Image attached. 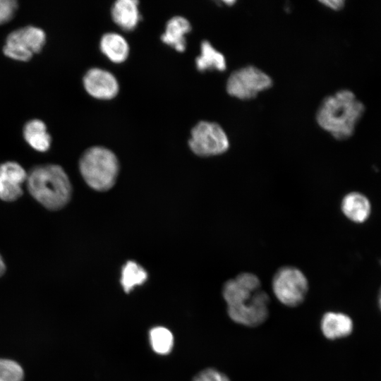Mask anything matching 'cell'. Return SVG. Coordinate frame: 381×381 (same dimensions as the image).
Masks as SVG:
<instances>
[{
  "mask_svg": "<svg viewBox=\"0 0 381 381\" xmlns=\"http://www.w3.org/2000/svg\"><path fill=\"white\" fill-rule=\"evenodd\" d=\"M17 7V2L14 0H0V24L10 20Z\"/></svg>",
  "mask_w": 381,
  "mask_h": 381,
  "instance_id": "603a6c76",
  "label": "cell"
},
{
  "mask_svg": "<svg viewBox=\"0 0 381 381\" xmlns=\"http://www.w3.org/2000/svg\"><path fill=\"white\" fill-rule=\"evenodd\" d=\"M26 187L30 195L50 211L64 208L72 195V186L64 169L58 164L33 167L28 172Z\"/></svg>",
  "mask_w": 381,
  "mask_h": 381,
  "instance_id": "7a4b0ae2",
  "label": "cell"
},
{
  "mask_svg": "<svg viewBox=\"0 0 381 381\" xmlns=\"http://www.w3.org/2000/svg\"><path fill=\"white\" fill-rule=\"evenodd\" d=\"M321 4L333 11H340L345 5L343 0H324L319 1Z\"/></svg>",
  "mask_w": 381,
  "mask_h": 381,
  "instance_id": "cb8c5ba5",
  "label": "cell"
},
{
  "mask_svg": "<svg viewBox=\"0 0 381 381\" xmlns=\"http://www.w3.org/2000/svg\"><path fill=\"white\" fill-rule=\"evenodd\" d=\"M275 298L284 306L296 308L306 299L309 289L308 280L298 267L286 265L279 267L272 279Z\"/></svg>",
  "mask_w": 381,
  "mask_h": 381,
  "instance_id": "5b68a950",
  "label": "cell"
},
{
  "mask_svg": "<svg viewBox=\"0 0 381 381\" xmlns=\"http://www.w3.org/2000/svg\"><path fill=\"white\" fill-rule=\"evenodd\" d=\"M99 48L101 52L114 63L123 62L129 54L127 41L116 32L104 34L100 40Z\"/></svg>",
  "mask_w": 381,
  "mask_h": 381,
  "instance_id": "ac0fdd59",
  "label": "cell"
},
{
  "mask_svg": "<svg viewBox=\"0 0 381 381\" xmlns=\"http://www.w3.org/2000/svg\"><path fill=\"white\" fill-rule=\"evenodd\" d=\"M377 304L378 307L381 311V286L379 289L378 294H377Z\"/></svg>",
  "mask_w": 381,
  "mask_h": 381,
  "instance_id": "484cf974",
  "label": "cell"
},
{
  "mask_svg": "<svg viewBox=\"0 0 381 381\" xmlns=\"http://www.w3.org/2000/svg\"><path fill=\"white\" fill-rule=\"evenodd\" d=\"M320 327L327 339L334 341L349 337L353 330V322L344 313L327 311L321 318Z\"/></svg>",
  "mask_w": 381,
  "mask_h": 381,
  "instance_id": "7c38bea8",
  "label": "cell"
},
{
  "mask_svg": "<svg viewBox=\"0 0 381 381\" xmlns=\"http://www.w3.org/2000/svg\"><path fill=\"white\" fill-rule=\"evenodd\" d=\"M272 78L260 68L247 65L234 70L226 81V92L231 97L246 101L272 87Z\"/></svg>",
  "mask_w": 381,
  "mask_h": 381,
  "instance_id": "277c9868",
  "label": "cell"
},
{
  "mask_svg": "<svg viewBox=\"0 0 381 381\" xmlns=\"http://www.w3.org/2000/svg\"><path fill=\"white\" fill-rule=\"evenodd\" d=\"M24 371L16 361L0 358V381H23Z\"/></svg>",
  "mask_w": 381,
  "mask_h": 381,
  "instance_id": "44dd1931",
  "label": "cell"
},
{
  "mask_svg": "<svg viewBox=\"0 0 381 381\" xmlns=\"http://www.w3.org/2000/svg\"><path fill=\"white\" fill-rule=\"evenodd\" d=\"M340 208L346 219L358 224L367 222L372 213L370 200L358 191L345 194L341 200Z\"/></svg>",
  "mask_w": 381,
  "mask_h": 381,
  "instance_id": "8fae6325",
  "label": "cell"
},
{
  "mask_svg": "<svg viewBox=\"0 0 381 381\" xmlns=\"http://www.w3.org/2000/svg\"><path fill=\"white\" fill-rule=\"evenodd\" d=\"M191 381H231L224 373L214 368H207L198 372Z\"/></svg>",
  "mask_w": 381,
  "mask_h": 381,
  "instance_id": "7402d4cb",
  "label": "cell"
},
{
  "mask_svg": "<svg viewBox=\"0 0 381 381\" xmlns=\"http://www.w3.org/2000/svg\"><path fill=\"white\" fill-rule=\"evenodd\" d=\"M85 90L92 97L99 99H110L119 92V83L108 71L99 68L88 70L83 77Z\"/></svg>",
  "mask_w": 381,
  "mask_h": 381,
  "instance_id": "30bf717a",
  "label": "cell"
},
{
  "mask_svg": "<svg viewBox=\"0 0 381 381\" xmlns=\"http://www.w3.org/2000/svg\"><path fill=\"white\" fill-rule=\"evenodd\" d=\"M270 303L269 295L260 289L240 303L226 306V313L229 318L238 325L257 327L265 323L269 318Z\"/></svg>",
  "mask_w": 381,
  "mask_h": 381,
  "instance_id": "52a82bcc",
  "label": "cell"
},
{
  "mask_svg": "<svg viewBox=\"0 0 381 381\" xmlns=\"http://www.w3.org/2000/svg\"><path fill=\"white\" fill-rule=\"evenodd\" d=\"M365 112L363 104L349 90H340L327 96L319 105L318 125L337 140L349 139Z\"/></svg>",
  "mask_w": 381,
  "mask_h": 381,
  "instance_id": "6da1fadb",
  "label": "cell"
},
{
  "mask_svg": "<svg viewBox=\"0 0 381 381\" xmlns=\"http://www.w3.org/2000/svg\"><path fill=\"white\" fill-rule=\"evenodd\" d=\"M6 271V265L4 258L0 253V277H2Z\"/></svg>",
  "mask_w": 381,
  "mask_h": 381,
  "instance_id": "d4e9b609",
  "label": "cell"
},
{
  "mask_svg": "<svg viewBox=\"0 0 381 381\" xmlns=\"http://www.w3.org/2000/svg\"><path fill=\"white\" fill-rule=\"evenodd\" d=\"M147 279L146 270L136 262L128 261L122 267L120 282L126 293L145 283Z\"/></svg>",
  "mask_w": 381,
  "mask_h": 381,
  "instance_id": "d6986e66",
  "label": "cell"
},
{
  "mask_svg": "<svg viewBox=\"0 0 381 381\" xmlns=\"http://www.w3.org/2000/svg\"><path fill=\"white\" fill-rule=\"evenodd\" d=\"M195 64L200 72L207 71L223 72L227 67L225 56L207 40L201 42L200 53L196 57Z\"/></svg>",
  "mask_w": 381,
  "mask_h": 381,
  "instance_id": "2e32d148",
  "label": "cell"
},
{
  "mask_svg": "<svg viewBox=\"0 0 381 381\" xmlns=\"http://www.w3.org/2000/svg\"><path fill=\"white\" fill-rule=\"evenodd\" d=\"M190 30V23L186 18L183 16H174L167 22L161 40L166 44L182 52L186 47L185 36Z\"/></svg>",
  "mask_w": 381,
  "mask_h": 381,
  "instance_id": "5bb4252c",
  "label": "cell"
},
{
  "mask_svg": "<svg viewBox=\"0 0 381 381\" xmlns=\"http://www.w3.org/2000/svg\"><path fill=\"white\" fill-rule=\"evenodd\" d=\"M261 289L258 277L251 272H241L233 279L226 281L222 294L226 306L235 305L252 296Z\"/></svg>",
  "mask_w": 381,
  "mask_h": 381,
  "instance_id": "9c48e42d",
  "label": "cell"
},
{
  "mask_svg": "<svg viewBox=\"0 0 381 381\" xmlns=\"http://www.w3.org/2000/svg\"><path fill=\"white\" fill-rule=\"evenodd\" d=\"M28 172L18 162L7 161L0 164V200L11 202L23 194L22 185L26 182Z\"/></svg>",
  "mask_w": 381,
  "mask_h": 381,
  "instance_id": "ba28073f",
  "label": "cell"
},
{
  "mask_svg": "<svg viewBox=\"0 0 381 381\" xmlns=\"http://www.w3.org/2000/svg\"><path fill=\"white\" fill-rule=\"evenodd\" d=\"M79 169L90 188L97 191H106L116 181L119 164L112 151L104 147L94 146L81 155Z\"/></svg>",
  "mask_w": 381,
  "mask_h": 381,
  "instance_id": "3957f363",
  "label": "cell"
},
{
  "mask_svg": "<svg viewBox=\"0 0 381 381\" xmlns=\"http://www.w3.org/2000/svg\"><path fill=\"white\" fill-rule=\"evenodd\" d=\"M23 133L25 140L35 150L45 152L50 148L52 138L41 120L32 119L27 122Z\"/></svg>",
  "mask_w": 381,
  "mask_h": 381,
  "instance_id": "e0dca14e",
  "label": "cell"
},
{
  "mask_svg": "<svg viewBox=\"0 0 381 381\" xmlns=\"http://www.w3.org/2000/svg\"><path fill=\"white\" fill-rule=\"evenodd\" d=\"M46 41L43 30L35 26H26L11 32L6 44L14 46L32 54L40 52Z\"/></svg>",
  "mask_w": 381,
  "mask_h": 381,
  "instance_id": "4fadbf2b",
  "label": "cell"
},
{
  "mask_svg": "<svg viewBox=\"0 0 381 381\" xmlns=\"http://www.w3.org/2000/svg\"><path fill=\"white\" fill-rule=\"evenodd\" d=\"M188 145L199 157H214L226 152L230 147V140L220 124L200 121L191 130Z\"/></svg>",
  "mask_w": 381,
  "mask_h": 381,
  "instance_id": "8992f818",
  "label": "cell"
},
{
  "mask_svg": "<svg viewBox=\"0 0 381 381\" xmlns=\"http://www.w3.org/2000/svg\"><path fill=\"white\" fill-rule=\"evenodd\" d=\"M149 339L152 349L157 353L168 354L174 345L171 332L164 327H155L149 332Z\"/></svg>",
  "mask_w": 381,
  "mask_h": 381,
  "instance_id": "ffe728a7",
  "label": "cell"
},
{
  "mask_svg": "<svg viewBox=\"0 0 381 381\" xmlns=\"http://www.w3.org/2000/svg\"><path fill=\"white\" fill-rule=\"evenodd\" d=\"M111 12L114 23L126 30L134 29L140 20L136 0H118L114 3Z\"/></svg>",
  "mask_w": 381,
  "mask_h": 381,
  "instance_id": "9a60e30c",
  "label": "cell"
}]
</instances>
